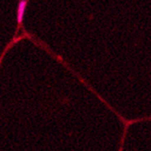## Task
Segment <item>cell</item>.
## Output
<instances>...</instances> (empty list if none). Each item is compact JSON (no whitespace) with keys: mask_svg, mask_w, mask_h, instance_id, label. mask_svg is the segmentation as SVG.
<instances>
[{"mask_svg":"<svg viewBox=\"0 0 151 151\" xmlns=\"http://www.w3.org/2000/svg\"><path fill=\"white\" fill-rule=\"evenodd\" d=\"M26 6H27V0H19L17 8V22L19 25H21L22 23Z\"/></svg>","mask_w":151,"mask_h":151,"instance_id":"cell-1","label":"cell"}]
</instances>
